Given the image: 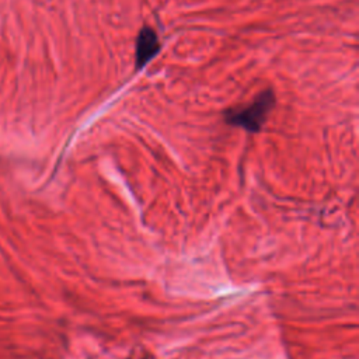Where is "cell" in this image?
Here are the masks:
<instances>
[{
  "instance_id": "cell-1",
  "label": "cell",
  "mask_w": 359,
  "mask_h": 359,
  "mask_svg": "<svg viewBox=\"0 0 359 359\" xmlns=\"http://www.w3.org/2000/svg\"><path fill=\"white\" fill-rule=\"evenodd\" d=\"M273 105L275 95L272 90H265L257 95L251 104L227 109L224 112V119L229 125L240 126L248 132H258L269 116Z\"/></svg>"
},
{
  "instance_id": "cell-2",
  "label": "cell",
  "mask_w": 359,
  "mask_h": 359,
  "mask_svg": "<svg viewBox=\"0 0 359 359\" xmlns=\"http://www.w3.org/2000/svg\"><path fill=\"white\" fill-rule=\"evenodd\" d=\"M160 50L157 34L150 27H143L136 41V66L140 69L147 65Z\"/></svg>"
}]
</instances>
